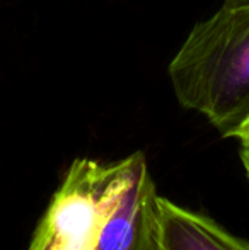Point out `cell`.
Listing matches in <instances>:
<instances>
[{
	"label": "cell",
	"mask_w": 249,
	"mask_h": 250,
	"mask_svg": "<svg viewBox=\"0 0 249 250\" xmlns=\"http://www.w3.org/2000/svg\"><path fill=\"white\" fill-rule=\"evenodd\" d=\"M181 107L202 114L222 138L249 123V2H224L198 22L167 68Z\"/></svg>",
	"instance_id": "1"
},
{
	"label": "cell",
	"mask_w": 249,
	"mask_h": 250,
	"mask_svg": "<svg viewBox=\"0 0 249 250\" xmlns=\"http://www.w3.org/2000/svg\"><path fill=\"white\" fill-rule=\"evenodd\" d=\"M145 158L142 150L110 162L73 158L38 221L27 250H96L104 223Z\"/></svg>",
	"instance_id": "2"
},
{
	"label": "cell",
	"mask_w": 249,
	"mask_h": 250,
	"mask_svg": "<svg viewBox=\"0 0 249 250\" xmlns=\"http://www.w3.org/2000/svg\"><path fill=\"white\" fill-rule=\"evenodd\" d=\"M152 250H249V240L203 211L157 196Z\"/></svg>",
	"instance_id": "3"
},
{
	"label": "cell",
	"mask_w": 249,
	"mask_h": 250,
	"mask_svg": "<svg viewBox=\"0 0 249 250\" xmlns=\"http://www.w3.org/2000/svg\"><path fill=\"white\" fill-rule=\"evenodd\" d=\"M157 196L145 158L104 223L96 250H152Z\"/></svg>",
	"instance_id": "4"
},
{
	"label": "cell",
	"mask_w": 249,
	"mask_h": 250,
	"mask_svg": "<svg viewBox=\"0 0 249 250\" xmlns=\"http://www.w3.org/2000/svg\"><path fill=\"white\" fill-rule=\"evenodd\" d=\"M239 157H241V164L244 167V174L249 182V138L239 140Z\"/></svg>",
	"instance_id": "5"
},
{
	"label": "cell",
	"mask_w": 249,
	"mask_h": 250,
	"mask_svg": "<svg viewBox=\"0 0 249 250\" xmlns=\"http://www.w3.org/2000/svg\"><path fill=\"white\" fill-rule=\"evenodd\" d=\"M244 138H249V123H248L246 126H244V129L239 133V136H237L236 140H237V142H239V140H244Z\"/></svg>",
	"instance_id": "6"
},
{
	"label": "cell",
	"mask_w": 249,
	"mask_h": 250,
	"mask_svg": "<svg viewBox=\"0 0 249 250\" xmlns=\"http://www.w3.org/2000/svg\"><path fill=\"white\" fill-rule=\"evenodd\" d=\"M224 2H249V0H224Z\"/></svg>",
	"instance_id": "7"
}]
</instances>
